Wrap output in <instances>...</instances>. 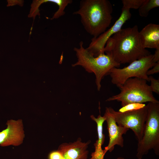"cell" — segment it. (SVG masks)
<instances>
[{
  "mask_svg": "<svg viewBox=\"0 0 159 159\" xmlns=\"http://www.w3.org/2000/svg\"><path fill=\"white\" fill-rule=\"evenodd\" d=\"M104 52L120 64L130 63L151 54L141 45L137 25L121 29L113 35L107 42Z\"/></svg>",
  "mask_w": 159,
  "mask_h": 159,
  "instance_id": "cell-1",
  "label": "cell"
},
{
  "mask_svg": "<svg viewBox=\"0 0 159 159\" xmlns=\"http://www.w3.org/2000/svg\"><path fill=\"white\" fill-rule=\"evenodd\" d=\"M112 5L107 0H82L79 9L73 12L80 16L86 31L93 37L105 32L112 19Z\"/></svg>",
  "mask_w": 159,
  "mask_h": 159,
  "instance_id": "cell-2",
  "label": "cell"
},
{
  "mask_svg": "<svg viewBox=\"0 0 159 159\" xmlns=\"http://www.w3.org/2000/svg\"><path fill=\"white\" fill-rule=\"evenodd\" d=\"M83 44V42L81 41L79 43V47L74 48L77 61L72 66H80L88 72L94 73L97 89L99 91L103 77L109 74L112 68H119L120 64L115 62L111 56L105 53L94 57L84 47Z\"/></svg>",
  "mask_w": 159,
  "mask_h": 159,
  "instance_id": "cell-3",
  "label": "cell"
},
{
  "mask_svg": "<svg viewBox=\"0 0 159 159\" xmlns=\"http://www.w3.org/2000/svg\"><path fill=\"white\" fill-rule=\"evenodd\" d=\"M147 82L138 78H130L119 88L120 90L119 94L108 98L106 101L120 102L122 107L132 103L159 102L154 97Z\"/></svg>",
  "mask_w": 159,
  "mask_h": 159,
  "instance_id": "cell-4",
  "label": "cell"
},
{
  "mask_svg": "<svg viewBox=\"0 0 159 159\" xmlns=\"http://www.w3.org/2000/svg\"><path fill=\"white\" fill-rule=\"evenodd\" d=\"M148 104L143 136L138 143L136 156L138 159H142L151 150L159 155V102Z\"/></svg>",
  "mask_w": 159,
  "mask_h": 159,
  "instance_id": "cell-5",
  "label": "cell"
},
{
  "mask_svg": "<svg viewBox=\"0 0 159 159\" xmlns=\"http://www.w3.org/2000/svg\"><path fill=\"white\" fill-rule=\"evenodd\" d=\"M155 63L153 54H150L131 62L122 68L113 67L109 73L111 82L119 88L130 78L137 77L149 82L147 72Z\"/></svg>",
  "mask_w": 159,
  "mask_h": 159,
  "instance_id": "cell-6",
  "label": "cell"
},
{
  "mask_svg": "<svg viewBox=\"0 0 159 159\" xmlns=\"http://www.w3.org/2000/svg\"><path fill=\"white\" fill-rule=\"evenodd\" d=\"M148 106V103L141 109L123 112L116 111L111 107H106V109L118 125L132 130L138 143L143 136Z\"/></svg>",
  "mask_w": 159,
  "mask_h": 159,
  "instance_id": "cell-7",
  "label": "cell"
},
{
  "mask_svg": "<svg viewBox=\"0 0 159 159\" xmlns=\"http://www.w3.org/2000/svg\"><path fill=\"white\" fill-rule=\"evenodd\" d=\"M131 16L130 9L122 6L121 14L113 25L97 37H93L86 49L94 57L104 53V48L108 39L119 31L123 24Z\"/></svg>",
  "mask_w": 159,
  "mask_h": 159,
  "instance_id": "cell-8",
  "label": "cell"
},
{
  "mask_svg": "<svg viewBox=\"0 0 159 159\" xmlns=\"http://www.w3.org/2000/svg\"><path fill=\"white\" fill-rule=\"evenodd\" d=\"M6 124V128L0 132V146L20 145L25 136L22 120H8Z\"/></svg>",
  "mask_w": 159,
  "mask_h": 159,
  "instance_id": "cell-9",
  "label": "cell"
},
{
  "mask_svg": "<svg viewBox=\"0 0 159 159\" xmlns=\"http://www.w3.org/2000/svg\"><path fill=\"white\" fill-rule=\"evenodd\" d=\"M104 116L107 123V129L109 133V140L108 145L103 150L106 154L109 151L113 150L115 146L118 145L121 148L124 146V139L122 135L125 134L129 129L118 125L113 117L106 109Z\"/></svg>",
  "mask_w": 159,
  "mask_h": 159,
  "instance_id": "cell-10",
  "label": "cell"
},
{
  "mask_svg": "<svg viewBox=\"0 0 159 159\" xmlns=\"http://www.w3.org/2000/svg\"><path fill=\"white\" fill-rule=\"evenodd\" d=\"M90 142H83L79 138L73 143L62 144L58 150L65 159H87L88 153L87 148Z\"/></svg>",
  "mask_w": 159,
  "mask_h": 159,
  "instance_id": "cell-11",
  "label": "cell"
},
{
  "mask_svg": "<svg viewBox=\"0 0 159 159\" xmlns=\"http://www.w3.org/2000/svg\"><path fill=\"white\" fill-rule=\"evenodd\" d=\"M140 40L143 48L159 49V25L150 23L139 32Z\"/></svg>",
  "mask_w": 159,
  "mask_h": 159,
  "instance_id": "cell-12",
  "label": "cell"
},
{
  "mask_svg": "<svg viewBox=\"0 0 159 159\" xmlns=\"http://www.w3.org/2000/svg\"><path fill=\"white\" fill-rule=\"evenodd\" d=\"M90 118L92 120L95 122L97 125V130L98 135V139L94 144V147H102L104 143L105 136L103 133V125L105 120L104 116H101L99 115L97 118L94 115H91Z\"/></svg>",
  "mask_w": 159,
  "mask_h": 159,
  "instance_id": "cell-13",
  "label": "cell"
},
{
  "mask_svg": "<svg viewBox=\"0 0 159 159\" xmlns=\"http://www.w3.org/2000/svg\"><path fill=\"white\" fill-rule=\"evenodd\" d=\"M159 6V0H144L138 9L139 14L141 17H146L151 10Z\"/></svg>",
  "mask_w": 159,
  "mask_h": 159,
  "instance_id": "cell-14",
  "label": "cell"
},
{
  "mask_svg": "<svg viewBox=\"0 0 159 159\" xmlns=\"http://www.w3.org/2000/svg\"><path fill=\"white\" fill-rule=\"evenodd\" d=\"M72 2V0H51V2L54 3L59 6L58 10L54 13L51 19H57L65 14L64 10L66 6Z\"/></svg>",
  "mask_w": 159,
  "mask_h": 159,
  "instance_id": "cell-15",
  "label": "cell"
},
{
  "mask_svg": "<svg viewBox=\"0 0 159 159\" xmlns=\"http://www.w3.org/2000/svg\"><path fill=\"white\" fill-rule=\"evenodd\" d=\"M146 104L141 103H132L128 104L120 108L118 112H123L131 111L141 109L145 107Z\"/></svg>",
  "mask_w": 159,
  "mask_h": 159,
  "instance_id": "cell-16",
  "label": "cell"
},
{
  "mask_svg": "<svg viewBox=\"0 0 159 159\" xmlns=\"http://www.w3.org/2000/svg\"><path fill=\"white\" fill-rule=\"evenodd\" d=\"M144 0H122L123 6L130 9H138Z\"/></svg>",
  "mask_w": 159,
  "mask_h": 159,
  "instance_id": "cell-17",
  "label": "cell"
},
{
  "mask_svg": "<svg viewBox=\"0 0 159 159\" xmlns=\"http://www.w3.org/2000/svg\"><path fill=\"white\" fill-rule=\"evenodd\" d=\"M149 82H150V87L152 92L159 94V80L156 79L153 76L148 77Z\"/></svg>",
  "mask_w": 159,
  "mask_h": 159,
  "instance_id": "cell-18",
  "label": "cell"
},
{
  "mask_svg": "<svg viewBox=\"0 0 159 159\" xmlns=\"http://www.w3.org/2000/svg\"><path fill=\"white\" fill-rule=\"evenodd\" d=\"M95 151L92 153L89 159H104L105 154L102 147H95Z\"/></svg>",
  "mask_w": 159,
  "mask_h": 159,
  "instance_id": "cell-19",
  "label": "cell"
},
{
  "mask_svg": "<svg viewBox=\"0 0 159 159\" xmlns=\"http://www.w3.org/2000/svg\"><path fill=\"white\" fill-rule=\"evenodd\" d=\"M49 159H65L61 153L58 150L52 151L49 154Z\"/></svg>",
  "mask_w": 159,
  "mask_h": 159,
  "instance_id": "cell-20",
  "label": "cell"
},
{
  "mask_svg": "<svg viewBox=\"0 0 159 159\" xmlns=\"http://www.w3.org/2000/svg\"><path fill=\"white\" fill-rule=\"evenodd\" d=\"M152 67L151 69L148 70L147 72V75L148 76V75L159 73V61L156 62Z\"/></svg>",
  "mask_w": 159,
  "mask_h": 159,
  "instance_id": "cell-21",
  "label": "cell"
},
{
  "mask_svg": "<svg viewBox=\"0 0 159 159\" xmlns=\"http://www.w3.org/2000/svg\"><path fill=\"white\" fill-rule=\"evenodd\" d=\"M153 59L156 63L159 61V49H155V53L153 54Z\"/></svg>",
  "mask_w": 159,
  "mask_h": 159,
  "instance_id": "cell-22",
  "label": "cell"
},
{
  "mask_svg": "<svg viewBox=\"0 0 159 159\" xmlns=\"http://www.w3.org/2000/svg\"><path fill=\"white\" fill-rule=\"evenodd\" d=\"M116 159H125L122 157H119L117 158Z\"/></svg>",
  "mask_w": 159,
  "mask_h": 159,
  "instance_id": "cell-23",
  "label": "cell"
}]
</instances>
